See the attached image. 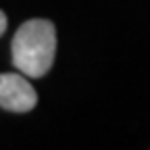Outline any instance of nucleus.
I'll use <instances>...</instances> for the list:
<instances>
[{
	"mask_svg": "<svg viewBox=\"0 0 150 150\" xmlns=\"http://www.w3.org/2000/svg\"><path fill=\"white\" fill-rule=\"evenodd\" d=\"M13 65L27 77H44L56 54V29L48 19H29L13 38Z\"/></svg>",
	"mask_w": 150,
	"mask_h": 150,
	"instance_id": "f257e3e1",
	"label": "nucleus"
},
{
	"mask_svg": "<svg viewBox=\"0 0 150 150\" xmlns=\"http://www.w3.org/2000/svg\"><path fill=\"white\" fill-rule=\"evenodd\" d=\"M38 104V94L27 81V75L0 73V108L11 112H29Z\"/></svg>",
	"mask_w": 150,
	"mask_h": 150,
	"instance_id": "f03ea898",
	"label": "nucleus"
},
{
	"mask_svg": "<svg viewBox=\"0 0 150 150\" xmlns=\"http://www.w3.org/2000/svg\"><path fill=\"white\" fill-rule=\"evenodd\" d=\"M4 31H6V15L0 11V35H2Z\"/></svg>",
	"mask_w": 150,
	"mask_h": 150,
	"instance_id": "7ed1b4c3",
	"label": "nucleus"
}]
</instances>
